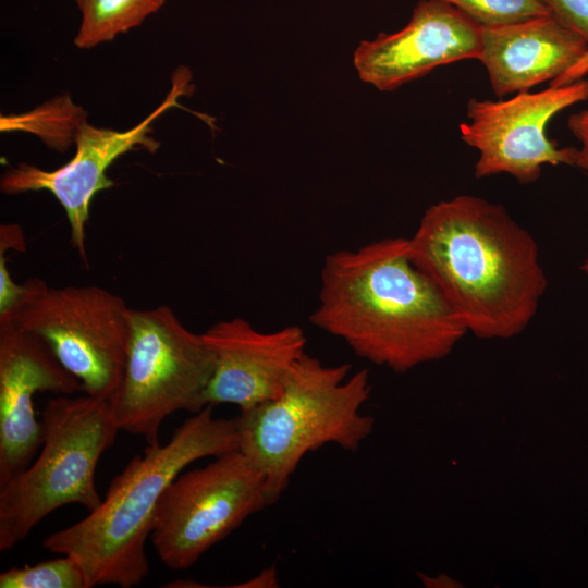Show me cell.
Here are the masks:
<instances>
[{
	"label": "cell",
	"instance_id": "cell-1",
	"mask_svg": "<svg viewBox=\"0 0 588 588\" xmlns=\"http://www.w3.org/2000/svg\"><path fill=\"white\" fill-rule=\"evenodd\" d=\"M310 322L397 373L445 357L467 333L404 237L329 254Z\"/></svg>",
	"mask_w": 588,
	"mask_h": 588
},
{
	"label": "cell",
	"instance_id": "cell-2",
	"mask_svg": "<svg viewBox=\"0 0 588 588\" xmlns=\"http://www.w3.org/2000/svg\"><path fill=\"white\" fill-rule=\"evenodd\" d=\"M408 246L467 332L480 339L523 332L548 287L534 236L482 197L457 195L429 206Z\"/></svg>",
	"mask_w": 588,
	"mask_h": 588
},
{
	"label": "cell",
	"instance_id": "cell-3",
	"mask_svg": "<svg viewBox=\"0 0 588 588\" xmlns=\"http://www.w3.org/2000/svg\"><path fill=\"white\" fill-rule=\"evenodd\" d=\"M212 408L186 419L166 444H148L112 479L101 503L46 537L45 549L74 558L89 588L142 584L149 573L146 541L168 486L193 462L238 450L236 417H215Z\"/></svg>",
	"mask_w": 588,
	"mask_h": 588
},
{
	"label": "cell",
	"instance_id": "cell-4",
	"mask_svg": "<svg viewBox=\"0 0 588 588\" xmlns=\"http://www.w3.org/2000/svg\"><path fill=\"white\" fill-rule=\"evenodd\" d=\"M371 385L367 369L326 365L305 353L274 399L236 417L238 450L262 473L269 505L278 502L303 457L327 444L356 452L373 430L360 413Z\"/></svg>",
	"mask_w": 588,
	"mask_h": 588
},
{
	"label": "cell",
	"instance_id": "cell-5",
	"mask_svg": "<svg viewBox=\"0 0 588 588\" xmlns=\"http://www.w3.org/2000/svg\"><path fill=\"white\" fill-rule=\"evenodd\" d=\"M44 441L35 462L0 485V551L14 548L57 509L102 501L95 471L120 430L108 399L59 395L42 412Z\"/></svg>",
	"mask_w": 588,
	"mask_h": 588
},
{
	"label": "cell",
	"instance_id": "cell-6",
	"mask_svg": "<svg viewBox=\"0 0 588 588\" xmlns=\"http://www.w3.org/2000/svg\"><path fill=\"white\" fill-rule=\"evenodd\" d=\"M128 326L122 378L108 401L120 430L157 444L167 416L205 407L215 355L203 334L187 329L169 306L130 308Z\"/></svg>",
	"mask_w": 588,
	"mask_h": 588
},
{
	"label": "cell",
	"instance_id": "cell-7",
	"mask_svg": "<svg viewBox=\"0 0 588 588\" xmlns=\"http://www.w3.org/2000/svg\"><path fill=\"white\" fill-rule=\"evenodd\" d=\"M24 284V295L0 324L41 338L85 394L109 399L125 365L130 307L97 285L51 287L39 278Z\"/></svg>",
	"mask_w": 588,
	"mask_h": 588
},
{
	"label": "cell",
	"instance_id": "cell-8",
	"mask_svg": "<svg viewBox=\"0 0 588 588\" xmlns=\"http://www.w3.org/2000/svg\"><path fill=\"white\" fill-rule=\"evenodd\" d=\"M266 506L265 476L240 450L230 451L168 486L155 513L151 542L167 567L187 569Z\"/></svg>",
	"mask_w": 588,
	"mask_h": 588
},
{
	"label": "cell",
	"instance_id": "cell-9",
	"mask_svg": "<svg viewBox=\"0 0 588 588\" xmlns=\"http://www.w3.org/2000/svg\"><path fill=\"white\" fill-rule=\"evenodd\" d=\"M588 100V78L549 86L540 91H519L504 100L467 101L468 121L458 126L461 139L479 152L477 179L501 173L522 184L536 182L547 164L573 166L576 148L559 147L546 128L559 112Z\"/></svg>",
	"mask_w": 588,
	"mask_h": 588
},
{
	"label": "cell",
	"instance_id": "cell-10",
	"mask_svg": "<svg viewBox=\"0 0 588 588\" xmlns=\"http://www.w3.org/2000/svg\"><path fill=\"white\" fill-rule=\"evenodd\" d=\"M188 82L187 70L179 69L162 103L131 130L120 132L81 122L74 137L76 152L69 162L52 171L19 163L3 173L1 192L9 195L30 191L50 192L64 209L71 230V244L87 266L85 232L91 200L98 192L114 185L107 176V169L137 146L149 152L158 149L160 143L149 135L151 124L168 109L179 106L177 99L186 94Z\"/></svg>",
	"mask_w": 588,
	"mask_h": 588
},
{
	"label": "cell",
	"instance_id": "cell-11",
	"mask_svg": "<svg viewBox=\"0 0 588 588\" xmlns=\"http://www.w3.org/2000/svg\"><path fill=\"white\" fill-rule=\"evenodd\" d=\"M482 26L442 0H421L408 23L363 40L354 51L358 77L380 91H393L432 70L478 59Z\"/></svg>",
	"mask_w": 588,
	"mask_h": 588
},
{
	"label": "cell",
	"instance_id": "cell-12",
	"mask_svg": "<svg viewBox=\"0 0 588 588\" xmlns=\"http://www.w3.org/2000/svg\"><path fill=\"white\" fill-rule=\"evenodd\" d=\"M78 390L79 380L41 338L12 323L0 324V485L26 469L42 444L34 395Z\"/></svg>",
	"mask_w": 588,
	"mask_h": 588
},
{
	"label": "cell",
	"instance_id": "cell-13",
	"mask_svg": "<svg viewBox=\"0 0 588 588\" xmlns=\"http://www.w3.org/2000/svg\"><path fill=\"white\" fill-rule=\"evenodd\" d=\"M201 334L215 355L205 406L233 404L244 412L274 399L306 353L305 332L295 324L265 332L237 317Z\"/></svg>",
	"mask_w": 588,
	"mask_h": 588
},
{
	"label": "cell",
	"instance_id": "cell-14",
	"mask_svg": "<svg viewBox=\"0 0 588 588\" xmlns=\"http://www.w3.org/2000/svg\"><path fill=\"white\" fill-rule=\"evenodd\" d=\"M588 53V44L551 15L482 27L477 60L495 96L526 91L554 82Z\"/></svg>",
	"mask_w": 588,
	"mask_h": 588
},
{
	"label": "cell",
	"instance_id": "cell-15",
	"mask_svg": "<svg viewBox=\"0 0 588 588\" xmlns=\"http://www.w3.org/2000/svg\"><path fill=\"white\" fill-rule=\"evenodd\" d=\"M82 22L74 38L78 48L89 49L140 25L166 0H75Z\"/></svg>",
	"mask_w": 588,
	"mask_h": 588
},
{
	"label": "cell",
	"instance_id": "cell-16",
	"mask_svg": "<svg viewBox=\"0 0 588 588\" xmlns=\"http://www.w3.org/2000/svg\"><path fill=\"white\" fill-rule=\"evenodd\" d=\"M0 588H89L79 563L71 555L35 565L11 567L0 574Z\"/></svg>",
	"mask_w": 588,
	"mask_h": 588
},
{
	"label": "cell",
	"instance_id": "cell-17",
	"mask_svg": "<svg viewBox=\"0 0 588 588\" xmlns=\"http://www.w3.org/2000/svg\"><path fill=\"white\" fill-rule=\"evenodd\" d=\"M482 27H493L550 15L541 0H442Z\"/></svg>",
	"mask_w": 588,
	"mask_h": 588
},
{
	"label": "cell",
	"instance_id": "cell-18",
	"mask_svg": "<svg viewBox=\"0 0 588 588\" xmlns=\"http://www.w3.org/2000/svg\"><path fill=\"white\" fill-rule=\"evenodd\" d=\"M554 17L588 44V0H541Z\"/></svg>",
	"mask_w": 588,
	"mask_h": 588
},
{
	"label": "cell",
	"instance_id": "cell-19",
	"mask_svg": "<svg viewBox=\"0 0 588 588\" xmlns=\"http://www.w3.org/2000/svg\"><path fill=\"white\" fill-rule=\"evenodd\" d=\"M9 248H16L14 238L0 235V317L12 311L25 293V284L15 283L8 271L5 252Z\"/></svg>",
	"mask_w": 588,
	"mask_h": 588
},
{
	"label": "cell",
	"instance_id": "cell-20",
	"mask_svg": "<svg viewBox=\"0 0 588 588\" xmlns=\"http://www.w3.org/2000/svg\"><path fill=\"white\" fill-rule=\"evenodd\" d=\"M567 126L580 143V148L575 151L573 167L588 171V109L571 114Z\"/></svg>",
	"mask_w": 588,
	"mask_h": 588
},
{
	"label": "cell",
	"instance_id": "cell-21",
	"mask_svg": "<svg viewBox=\"0 0 588 588\" xmlns=\"http://www.w3.org/2000/svg\"><path fill=\"white\" fill-rule=\"evenodd\" d=\"M588 74V53L564 75L550 83V86H560L584 78Z\"/></svg>",
	"mask_w": 588,
	"mask_h": 588
},
{
	"label": "cell",
	"instance_id": "cell-22",
	"mask_svg": "<svg viewBox=\"0 0 588 588\" xmlns=\"http://www.w3.org/2000/svg\"><path fill=\"white\" fill-rule=\"evenodd\" d=\"M580 269L588 277V252H587V254H586V256L584 258V261H583V265H581Z\"/></svg>",
	"mask_w": 588,
	"mask_h": 588
}]
</instances>
